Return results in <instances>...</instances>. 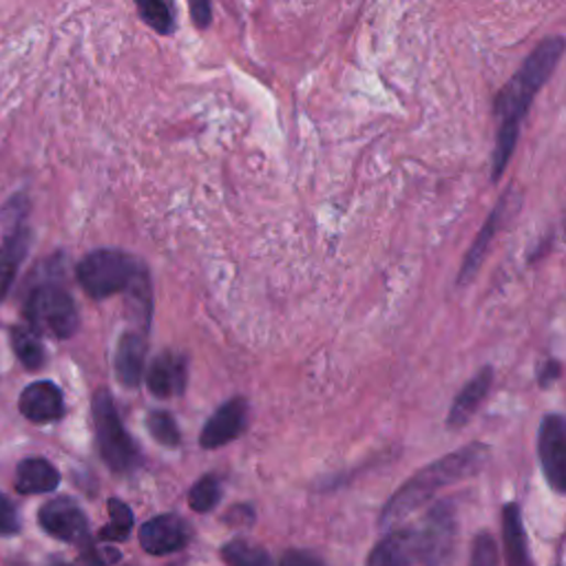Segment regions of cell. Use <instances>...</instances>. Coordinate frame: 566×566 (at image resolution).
Returning a JSON list of instances; mask_svg holds the SVG:
<instances>
[{"mask_svg": "<svg viewBox=\"0 0 566 566\" xmlns=\"http://www.w3.org/2000/svg\"><path fill=\"white\" fill-rule=\"evenodd\" d=\"M281 566H321V559L308 551H288L281 559Z\"/></svg>", "mask_w": 566, "mask_h": 566, "instance_id": "cell-28", "label": "cell"}, {"mask_svg": "<svg viewBox=\"0 0 566 566\" xmlns=\"http://www.w3.org/2000/svg\"><path fill=\"white\" fill-rule=\"evenodd\" d=\"M417 559V531L399 529L374 546L367 557V566H414Z\"/></svg>", "mask_w": 566, "mask_h": 566, "instance_id": "cell-13", "label": "cell"}, {"mask_svg": "<svg viewBox=\"0 0 566 566\" xmlns=\"http://www.w3.org/2000/svg\"><path fill=\"white\" fill-rule=\"evenodd\" d=\"M222 557L229 566H270V555L262 546L248 540H233L222 548Z\"/></svg>", "mask_w": 566, "mask_h": 566, "instance_id": "cell-21", "label": "cell"}, {"mask_svg": "<svg viewBox=\"0 0 566 566\" xmlns=\"http://www.w3.org/2000/svg\"><path fill=\"white\" fill-rule=\"evenodd\" d=\"M487 447L480 443H474L456 454H450L434 465L425 467L419 471L410 482H406L395 498L388 502L381 522L384 524H395L401 522L406 515L414 513L419 507H423L434 493L452 482H458L471 474H476L485 460H487Z\"/></svg>", "mask_w": 566, "mask_h": 566, "instance_id": "cell-2", "label": "cell"}, {"mask_svg": "<svg viewBox=\"0 0 566 566\" xmlns=\"http://www.w3.org/2000/svg\"><path fill=\"white\" fill-rule=\"evenodd\" d=\"M56 566H98L91 557H85L80 564H56Z\"/></svg>", "mask_w": 566, "mask_h": 566, "instance_id": "cell-31", "label": "cell"}, {"mask_svg": "<svg viewBox=\"0 0 566 566\" xmlns=\"http://www.w3.org/2000/svg\"><path fill=\"white\" fill-rule=\"evenodd\" d=\"M144 23L148 27H153L155 32L170 36L175 32V21L170 14V8L166 3H159V0H146V3L137 5Z\"/></svg>", "mask_w": 566, "mask_h": 566, "instance_id": "cell-24", "label": "cell"}, {"mask_svg": "<svg viewBox=\"0 0 566 566\" xmlns=\"http://www.w3.org/2000/svg\"><path fill=\"white\" fill-rule=\"evenodd\" d=\"M493 384V369L485 367L480 369L474 379L460 390V395L454 399L447 425L450 428H463L480 408V403L485 401V397L489 395V388Z\"/></svg>", "mask_w": 566, "mask_h": 566, "instance_id": "cell-14", "label": "cell"}, {"mask_svg": "<svg viewBox=\"0 0 566 566\" xmlns=\"http://www.w3.org/2000/svg\"><path fill=\"white\" fill-rule=\"evenodd\" d=\"M16 489L21 493H49L60 485L58 469L45 458H25L16 469Z\"/></svg>", "mask_w": 566, "mask_h": 566, "instance_id": "cell-16", "label": "cell"}, {"mask_svg": "<svg viewBox=\"0 0 566 566\" xmlns=\"http://www.w3.org/2000/svg\"><path fill=\"white\" fill-rule=\"evenodd\" d=\"M21 414L32 423H54L65 417L63 390L52 381H38L23 390L19 401Z\"/></svg>", "mask_w": 566, "mask_h": 566, "instance_id": "cell-10", "label": "cell"}, {"mask_svg": "<svg viewBox=\"0 0 566 566\" xmlns=\"http://www.w3.org/2000/svg\"><path fill=\"white\" fill-rule=\"evenodd\" d=\"M146 384L153 397H159V399L181 395L186 386V358L173 352L159 354L148 369Z\"/></svg>", "mask_w": 566, "mask_h": 566, "instance_id": "cell-12", "label": "cell"}, {"mask_svg": "<svg viewBox=\"0 0 566 566\" xmlns=\"http://www.w3.org/2000/svg\"><path fill=\"white\" fill-rule=\"evenodd\" d=\"M456 540V518L454 511L447 504L434 507L423 526L417 531V551L419 559L425 566H443L452 551Z\"/></svg>", "mask_w": 566, "mask_h": 566, "instance_id": "cell-6", "label": "cell"}, {"mask_svg": "<svg viewBox=\"0 0 566 566\" xmlns=\"http://www.w3.org/2000/svg\"><path fill=\"white\" fill-rule=\"evenodd\" d=\"M109 515H111V522L100 531V540H104V542L126 540L131 529H133V511L129 509V504H124L118 498H111L109 500Z\"/></svg>", "mask_w": 566, "mask_h": 566, "instance_id": "cell-22", "label": "cell"}, {"mask_svg": "<svg viewBox=\"0 0 566 566\" xmlns=\"http://www.w3.org/2000/svg\"><path fill=\"white\" fill-rule=\"evenodd\" d=\"M93 423L102 460L111 471L124 474L137 465V447L129 432L124 430L120 414L115 410L113 397L107 390L96 392L93 397Z\"/></svg>", "mask_w": 566, "mask_h": 566, "instance_id": "cell-5", "label": "cell"}, {"mask_svg": "<svg viewBox=\"0 0 566 566\" xmlns=\"http://www.w3.org/2000/svg\"><path fill=\"white\" fill-rule=\"evenodd\" d=\"M562 54H564V38L553 36V38L542 41L535 47V52L524 60V65L513 76V80L498 96L496 113L502 124L498 129V142H496V151H493V168H491L493 179L500 177V173L509 164V157L515 148L520 120L529 111L535 93L551 78Z\"/></svg>", "mask_w": 566, "mask_h": 566, "instance_id": "cell-1", "label": "cell"}, {"mask_svg": "<svg viewBox=\"0 0 566 566\" xmlns=\"http://www.w3.org/2000/svg\"><path fill=\"white\" fill-rule=\"evenodd\" d=\"M30 231L27 229H19L12 235H8L3 248H0V301L5 299V295L10 292L23 259L30 253Z\"/></svg>", "mask_w": 566, "mask_h": 566, "instance_id": "cell-17", "label": "cell"}, {"mask_svg": "<svg viewBox=\"0 0 566 566\" xmlns=\"http://www.w3.org/2000/svg\"><path fill=\"white\" fill-rule=\"evenodd\" d=\"M502 537H504V551H507V566H533L531 557H529L520 507L515 502L504 507Z\"/></svg>", "mask_w": 566, "mask_h": 566, "instance_id": "cell-18", "label": "cell"}, {"mask_svg": "<svg viewBox=\"0 0 566 566\" xmlns=\"http://www.w3.org/2000/svg\"><path fill=\"white\" fill-rule=\"evenodd\" d=\"M144 354H146V343L140 334L129 332L120 339L118 352H115V374H118V381L124 388H137L142 384Z\"/></svg>", "mask_w": 566, "mask_h": 566, "instance_id": "cell-15", "label": "cell"}, {"mask_svg": "<svg viewBox=\"0 0 566 566\" xmlns=\"http://www.w3.org/2000/svg\"><path fill=\"white\" fill-rule=\"evenodd\" d=\"M146 425H148L151 436L157 443H162L166 447H177L179 445L181 436H179V430H177V425H175L170 414H166V412H151Z\"/></svg>", "mask_w": 566, "mask_h": 566, "instance_id": "cell-25", "label": "cell"}, {"mask_svg": "<svg viewBox=\"0 0 566 566\" xmlns=\"http://www.w3.org/2000/svg\"><path fill=\"white\" fill-rule=\"evenodd\" d=\"M21 529L19 511L8 496L0 493V535H14Z\"/></svg>", "mask_w": 566, "mask_h": 566, "instance_id": "cell-27", "label": "cell"}, {"mask_svg": "<svg viewBox=\"0 0 566 566\" xmlns=\"http://www.w3.org/2000/svg\"><path fill=\"white\" fill-rule=\"evenodd\" d=\"M559 376V363L557 360H553V358H548L546 360V365L542 367V371H540V386H548V384H553L555 379Z\"/></svg>", "mask_w": 566, "mask_h": 566, "instance_id": "cell-30", "label": "cell"}, {"mask_svg": "<svg viewBox=\"0 0 566 566\" xmlns=\"http://www.w3.org/2000/svg\"><path fill=\"white\" fill-rule=\"evenodd\" d=\"M25 314L34 334H45L54 339H69L80 325V317L71 295L54 284L38 286L30 295Z\"/></svg>", "mask_w": 566, "mask_h": 566, "instance_id": "cell-4", "label": "cell"}, {"mask_svg": "<svg viewBox=\"0 0 566 566\" xmlns=\"http://www.w3.org/2000/svg\"><path fill=\"white\" fill-rule=\"evenodd\" d=\"M502 209H504V200H502V202L498 204V209L491 213V218L487 220V224H485L482 231L478 233V240L474 242L471 251L467 253V257H465V262H463V270H460V275H458V284H467V281L478 273V268H480V264H482V259H485V255H487V246H489L491 237L496 235L498 222H500V218H502Z\"/></svg>", "mask_w": 566, "mask_h": 566, "instance_id": "cell-19", "label": "cell"}, {"mask_svg": "<svg viewBox=\"0 0 566 566\" xmlns=\"http://www.w3.org/2000/svg\"><path fill=\"white\" fill-rule=\"evenodd\" d=\"M41 526L63 542H85L89 535L87 515L71 498H56L41 509Z\"/></svg>", "mask_w": 566, "mask_h": 566, "instance_id": "cell-8", "label": "cell"}, {"mask_svg": "<svg viewBox=\"0 0 566 566\" xmlns=\"http://www.w3.org/2000/svg\"><path fill=\"white\" fill-rule=\"evenodd\" d=\"M191 540V526L186 524L179 515L164 513L157 518H151L140 529V544L151 555H166L184 548Z\"/></svg>", "mask_w": 566, "mask_h": 566, "instance_id": "cell-9", "label": "cell"}, {"mask_svg": "<svg viewBox=\"0 0 566 566\" xmlns=\"http://www.w3.org/2000/svg\"><path fill=\"white\" fill-rule=\"evenodd\" d=\"M469 566H498V548L491 533H480L474 540Z\"/></svg>", "mask_w": 566, "mask_h": 566, "instance_id": "cell-26", "label": "cell"}, {"mask_svg": "<svg viewBox=\"0 0 566 566\" xmlns=\"http://www.w3.org/2000/svg\"><path fill=\"white\" fill-rule=\"evenodd\" d=\"M537 454L548 485L557 491H566V425L559 414H548L540 425Z\"/></svg>", "mask_w": 566, "mask_h": 566, "instance_id": "cell-7", "label": "cell"}, {"mask_svg": "<svg viewBox=\"0 0 566 566\" xmlns=\"http://www.w3.org/2000/svg\"><path fill=\"white\" fill-rule=\"evenodd\" d=\"M246 417L248 406L244 399H233L224 403L213 419L202 430V447L204 450H218L231 441H235L246 430Z\"/></svg>", "mask_w": 566, "mask_h": 566, "instance_id": "cell-11", "label": "cell"}, {"mask_svg": "<svg viewBox=\"0 0 566 566\" xmlns=\"http://www.w3.org/2000/svg\"><path fill=\"white\" fill-rule=\"evenodd\" d=\"M78 281L82 290L93 299H107L111 295L146 288L144 268L120 251H96L78 264Z\"/></svg>", "mask_w": 566, "mask_h": 566, "instance_id": "cell-3", "label": "cell"}, {"mask_svg": "<svg viewBox=\"0 0 566 566\" xmlns=\"http://www.w3.org/2000/svg\"><path fill=\"white\" fill-rule=\"evenodd\" d=\"M10 334H12V347L19 356V360L27 369H41L45 365V347L38 341V336L23 325H14Z\"/></svg>", "mask_w": 566, "mask_h": 566, "instance_id": "cell-20", "label": "cell"}, {"mask_svg": "<svg viewBox=\"0 0 566 566\" xmlns=\"http://www.w3.org/2000/svg\"><path fill=\"white\" fill-rule=\"evenodd\" d=\"M191 14H193V23L202 30L211 23V5L209 3H196L191 8Z\"/></svg>", "mask_w": 566, "mask_h": 566, "instance_id": "cell-29", "label": "cell"}, {"mask_svg": "<svg viewBox=\"0 0 566 566\" xmlns=\"http://www.w3.org/2000/svg\"><path fill=\"white\" fill-rule=\"evenodd\" d=\"M220 498H222L220 480L215 476H204L200 482H196L191 493H188V504H191V509H196L198 513H207L215 509Z\"/></svg>", "mask_w": 566, "mask_h": 566, "instance_id": "cell-23", "label": "cell"}]
</instances>
